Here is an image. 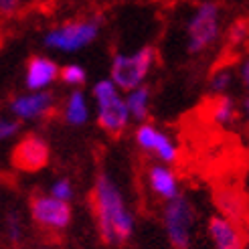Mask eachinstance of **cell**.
<instances>
[{
    "label": "cell",
    "instance_id": "obj_1",
    "mask_svg": "<svg viewBox=\"0 0 249 249\" xmlns=\"http://www.w3.org/2000/svg\"><path fill=\"white\" fill-rule=\"evenodd\" d=\"M91 211L95 229L109 247L126 245L136 231V217L122 186L111 174L99 168L91 184Z\"/></svg>",
    "mask_w": 249,
    "mask_h": 249
},
{
    "label": "cell",
    "instance_id": "obj_2",
    "mask_svg": "<svg viewBox=\"0 0 249 249\" xmlns=\"http://www.w3.org/2000/svg\"><path fill=\"white\" fill-rule=\"evenodd\" d=\"M186 53L198 57L211 51L225 35L223 29V10L217 0H203L195 6L184 27Z\"/></svg>",
    "mask_w": 249,
    "mask_h": 249
},
{
    "label": "cell",
    "instance_id": "obj_3",
    "mask_svg": "<svg viewBox=\"0 0 249 249\" xmlns=\"http://www.w3.org/2000/svg\"><path fill=\"white\" fill-rule=\"evenodd\" d=\"M91 99L95 107L97 126L107 136L118 138L130 128L132 116L126 106V93L118 89V85L109 77L97 79L91 87Z\"/></svg>",
    "mask_w": 249,
    "mask_h": 249
},
{
    "label": "cell",
    "instance_id": "obj_4",
    "mask_svg": "<svg viewBox=\"0 0 249 249\" xmlns=\"http://www.w3.org/2000/svg\"><path fill=\"white\" fill-rule=\"evenodd\" d=\"M158 51L152 45L138 47L136 51H116L109 61V79L118 89L128 93L140 85H146L156 65Z\"/></svg>",
    "mask_w": 249,
    "mask_h": 249
},
{
    "label": "cell",
    "instance_id": "obj_5",
    "mask_svg": "<svg viewBox=\"0 0 249 249\" xmlns=\"http://www.w3.org/2000/svg\"><path fill=\"white\" fill-rule=\"evenodd\" d=\"M102 27V17H85L61 22L43 35V47L55 53H77L99 39Z\"/></svg>",
    "mask_w": 249,
    "mask_h": 249
},
{
    "label": "cell",
    "instance_id": "obj_6",
    "mask_svg": "<svg viewBox=\"0 0 249 249\" xmlns=\"http://www.w3.org/2000/svg\"><path fill=\"white\" fill-rule=\"evenodd\" d=\"M160 217H162V227L170 249H193L196 209L189 196L180 193L177 198L164 203Z\"/></svg>",
    "mask_w": 249,
    "mask_h": 249
},
{
    "label": "cell",
    "instance_id": "obj_7",
    "mask_svg": "<svg viewBox=\"0 0 249 249\" xmlns=\"http://www.w3.org/2000/svg\"><path fill=\"white\" fill-rule=\"evenodd\" d=\"M31 221L45 233H63L73 221V205L59 201L49 191H35L29 198Z\"/></svg>",
    "mask_w": 249,
    "mask_h": 249
},
{
    "label": "cell",
    "instance_id": "obj_8",
    "mask_svg": "<svg viewBox=\"0 0 249 249\" xmlns=\"http://www.w3.org/2000/svg\"><path fill=\"white\" fill-rule=\"evenodd\" d=\"M134 142L142 152L156 158V162L172 166L180 156V148L172 136L150 120L142 122L134 130Z\"/></svg>",
    "mask_w": 249,
    "mask_h": 249
},
{
    "label": "cell",
    "instance_id": "obj_9",
    "mask_svg": "<svg viewBox=\"0 0 249 249\" xmlns=\"http://www.w3.org/2000/svg\"><path fill=\"white\" fill-rule=\"evenodd\" d=\"M10 162L18 172L35 174L41 172L51 162V146L41 134H24L17 140L10 152Z\"/></svg>",
    "mask_w": 249,
    "mask_h": 249
},
{
    "label": "cell",
    "instance_id": "obj_10",
    "mask_svg": "<svg viewBox=\"0 0 249 249\" xmlns=\"http://www.w3.org/2000/svg\"><path fill=\"white\" fill-rule=\"evenodd\" d=\"M59 107L57 95L49 91H24L8 102L10 118L18 122H43L53 116Z\"/></svg>",
    "mask_w": 249,
    "mask_h": 249
},
{
    "label": "cell",
    "instance_id": "obj_11",
    "mask_svg": "<svg viewBox=\"0 0 249 249\" xmlns=\"http://www.w3.org/2000/svg\"><path fill=\"white\" fill-rule=\"evenodd\" d=\"M207 235L213 249H247L243 225L221 213L209 217Z\"/></svg>",
    "mask_w": 249,
    "mask_h": 249
},
{
    "label": "cell",
    "instance_id": "obj_12",
    "mask_svg": "<svg viewBox=\"0 0 249 249\" xmlns=\"http://www.w3.org/2000/svg\"><path fill=\"white\" fill-rule=\"evenodd\" d=\"M61 65L47 55H33L24 65L22 83L27 91H49L59 81Z\"/></svg>",
    "mask_w": 249,
    "mask_h": 249
},
{
    "label": "cell",
    "instance_id": "obj_13",
    "mask_svg": "<svg viewBox=\"0 0 249 249\" xmlns=\"http://www.w3.org/2000/svg\"><path fill=\"white\" fill-rule=\"evenodd\" d=\"M146 184L150 193L160 198L162 203H168L172 198H177L182 191H180V178L178 174L174 172L172 166L168 164H160V162H154L148 166L146 170Z\"/></svg>",
    "mask_w": 249,
    "mask_h": 249
},
{
    "label": "cell",
    "instance_id": "obj_14",
    "mask_svg": "<svg viewBox=\"0 0 249 249\" xmlns=\"http://www.w3.org/2000/svg\"><path fill=\"white\" fill-rule=\"evenodd\" d=\"M207 120L219 128H231L241 120V107L231 95H217L211 97L207 106Z\"/></svg>",
    "mask_w": 249,
    "mask_h": 249
},
{
    "label": "cell",
    "instance_id": "obj_15",
    "mask_svg": "<svg viewBox=\"0 0 249 249\" xmlns=\"http://www.w3.org/2000/svg\"><path fill=\"white\" fill-rule=\"evenodd\" d=\"M61 118L71 128L85 126L91 118V106L83 89H71L61 104Z\"/></svg>",
    "mask_w": 249,
    "mask_h": 249
},
{
    "label": "cell",
    "instance_id": "obj_16",
    "mask_svg": "<svg viewBox=\"0 0 249 249\" xmlns=\"http://www.w3.org/2000/svg\"><path fill=\"white\" fill-rule=\"evenodd\" d=\"M215 203H217V209L221 215H225L233 221H237L243 225L245 221V213H247V201L245 196L239 195L235 189H219L217 195H215Z\"/></svg>",
    "mask_w": 249,
    "mask_h": 249
},
{
    "label": "cell",
    "instance_id": "obj_17",
    "mask_svg": "<svg viewBox=\"0 0 249 249\" xmlns=\"http://www.w3.org/2000/svg\"><path fill=\"white\" fill-rule=\"evenodd\" d=\"M126 106L132 116V122H148L150 118V106H152V89L150 85H140L136 89L126 93Z\"/></svg>",
    "mask_w": 249,
    "mask_h": 249
},
{
    "label": "cell",
    "instance_id": "obj_18",
    "mask_svg": "<svg viewBox=\"0 0 249 249\" xmlns=\"http://www.w3.org/2000/svg\"><path fill=\"white\" fill-rule=\"evenodd\" d=\"M235 79H237V71L231 65H223V67H215L211 71V75L207 79V91L211 97L217 95H229V89L233 87Z\"/></svg>",
    "mask_w": 249,
    "mask_h": 249
},
{
    "label": "cell",
    "instance_id": "obj_19",
    "mask_svg": "<svg viewBox=\"0 0 249 249\" xmlns=\"http://www.w3.org/2000/svg\"><path fill=\"white\" fill-rule=\"evenodd\" d=\"M2 227H4V235H6L10 245H20L22 243V239H24V221H22L20 211L10 209L6 213V217H4Z\"/></svg>",
    "mask_w": 249,
    "mask_h": 249
},
{
    "label": "cell",
    "instance_id": "obj_20",
    "mask_svg": "<svg viewBox=\"0 0 249 249\" xmlns=\"http://www.w3.org/2000/svg\"><path fill=\"white\" fill-rule=\"evenodd\" d=\"M225 45L229 49H239L249 41V18H237L233 20L225 31Z\"/></svg>",
    "mask_w": 249,
    "mask_h": 249
},
{
    "label": "cell",
    "instance_id": "obj_21",
    "mask_svg": "<svg viewBox=\"0 0 249 249\" xmlns=\"http://www.w3.org/2000/svg\"><path fill=\"white\" fill-rule=\"evenodd\" d=\"M59 81L71 87V89H81V85L87 81V71L83 65L79 63H67L61 65V73H59Z\"/></svg>",
    "mask_w": 249,
    "mask_h": 249
},
{
    "label": "cell",
    "instance_id": "obj_22",
    "mask_svg": "<svg viewBox=\"0 0 249 249\" xmlns=\"http://www.w3.org/2000/svg\"><path fill=\"white\" fill-rule=\"evenodd\" d=\"M49 195H53L59 201L71 203L73 196H75V189H73V182L67 177H61V178H55L53 184L49 186Z\"/></svg>",
    "mask_w": 249,
    "mask_h": 249
},
{
    "label": "cell",
    "instance_id": "obj_23",
    "mask_svg": "<svg viewBox=\"0 0 249 249\" xmlns=\"http://www.w3.org/2000/svg\"><path fill=\"white\" fill-rule=\"evenodd\" d=\"M22 130V122L15 118H0V144L17 138Z\"/></svg>",
    "mask_w": 249,
    "mask_h": 249
},
{
    "label": "cell",
    "instance_id": "obj_24",
    "mask_svg": "<svg viewBox=\"0 0 249 249\" xmlns=\"http://www.w3.org/2000/svg\"><path fill=\"white\" fill-rule=\"evenodd\" d=\"M22 8V0H0V18L17 17Z\"/></svg>",
    "mask_w": 249,
    "mask_h": 249
},
{
    "label": "cell",
    "instance_id": "obj_25",
    "mask_svg": "<svg viewBox=\"0 0 249 249\" xmlns=\"http://www.w3.org/2000/svg\"><path fill=\"white\" fill-rule=\"evenodd\" d=\"M235 71H237V81L241 83L245 93L249 95V53L239 61V65L235 67Z\"/></svg>",
    "mask_w": 249,
    "mask_h": 249
},
{
    "label": "cell",
    "instance_id": "obj_26",
    "mask_svg": "<svg viewBox=\"0 0 249 249\" xmlns=\"http://www.w3.org/2000/svg\"><path fill=\"white\" fill-rule=\"evenodd\" d=\"M239 107H241V120L245 122V126L249 128V95L243 97V102L239 104Z\"/></svg>",
    "mask_w": 249,
    "mask_h": 249
},
{
    "label": "cell",
    "instance_id": "obj_27",
    "mask_svg": "<svg viewBox=\"0 0 249 249\" xmlns=\"http://www.w3.org/2000/svg\"><path fill=\"white\" fill-rule=\"evenodd\" d=\"M245 247L249 249V221H247V225H245Z\"/></svg>",
    "mask_w": 249,
    "mask_h": 249
},
{
    "label": "cell",
    "instance_id": "obj_28",
    "mask_svg": "<svg viewBox=\"0 0 249 249\" xmlns=\"http://www.w3.org/2000/svg\"><path fill=\"white\" fill-rule=\"evenodd\" d=\"M39 249H49V247H39Z\"/></svg>",
    "mask_w": 249,
    "mask_h": 249
}]
</instances>
